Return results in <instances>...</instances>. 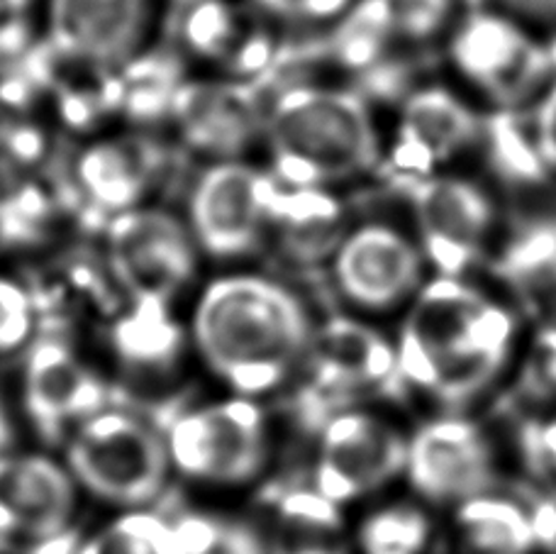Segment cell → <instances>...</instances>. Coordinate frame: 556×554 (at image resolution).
<instances>
[{"label":"cell","instance_id":"1","mask_svg":"<svg viewBox=\"0 0 556 554\" xmlns=\"http://www.w3.org/2000/svg\"><path fill=\"white\" fill-rule=\"evenodd\" d=\"M305 303L266 274L230 269L198 286L186 318L191 357L223 393L264 401L303 369L313 340Z\"/></svg>","mask_w":556,"mask_h":554},{"label":"cell","instance_id":"2","mask_svg":"<svg viewBox=\"0 0 556 554\" xmlns=\"http://www.w3.org/2000/svg\"><path fill=\"white\" fill-rule=\"evenodd\" d=\"M405 309L395 338L405 389L456 408L489 391L510 364L518 320L464 276H432Z\"/></svg>","mask_w":556,"mask_h":554},{"label":"cell","instance_id":"3","mask_svg":"<svg viewBox=\"0 0 556 554\" xmlns=\"http://www.w3.org/2000/svg\"><path fill=\"white\" fill-rule=\"evenodd\" d=\"M264 144L278 181L320 191L366 174L381 156L369 103L330 86H291L269 101Z\"/></svg>","mask_w":556,"mask_h":554},{"label":"cell","instance_id":"4","mask_svg":"<svg viewBox=\"0 0 556 554\" xmlns=\"http://www.w3.org/2000/svg\"><path fill=\"white\" fill-rule=\"evenodd\" d=\"M164 440L174 479L207 493L254 487L274 459V425L264 401L232 393L176 413Z\"/></svg>","mask_w":556,"mask_h":554},{"label":"cell","instance_id":"5","mask_svg":"<svg viewBox=\"0 0 556 554\" xmlns=\"http://www.w3.org/2000/svg\"><path fill=\"white\" fill-rule=\"evenodd\" d=\"M59 454L81 496L108 513L154 508L174 481L164 430L117 405L78 425Z\"/></svg>","mask_w":556,"mask_h":554},{"label":"cell","instance_id":"6","mask_svg":"<svg viewBox=\"0 0 556 554\" xmlns=\"http://www.w3.org/2000/svg\"><path fill=\"white\" fill-rule=\"evenodd\" d=\"M281 181L247 160L207 162L186 198V223L203 260L242 262L274 232Z\"/></svg>","mask_w":556,"mask_h":554},{"label":"cell","instance_id":"7","mask_svg":"<svg viewBox=\"0 0 556 554\" xmlns=\"http://www.w3.org/2000/svg\"><path fill=\"white\" fill-rule=\"evenodd\" d=\"M105 256L127 301L159 303H174L195 281L203 262L186 217L152 203L111 217Z\"/></svg>","mask_w":556,"mask_h":554},{"label":"cell","instance_id":"8","mask_svg":"<svg viewBox=\"0 0 556 554\" xmlns=\"http://www.w3.org/2000/svg\"><path fill=\"white\" fill-rule=\"evenodd\" d=\"M408 432L389 415L342 408L317 430L313 489L337 506H350L405 474Z\"/></svg>","mask_w":556,"mask_h":554},{"label":"cell","instance_id":"9","mask_svg":"<svg viewBox=\"0 0 556 554\" xmlns=\"http://www.w3.org/2000/svg\"><path fill=\"white\" fill-rule=\"evenodd\" d=\"M456 72L491 103L513 111L549 86V49L515 20L495 13L466 15L450 39Z\"/></svg>","mask_w":556,"mask_h":554},{"label":"cell","instance_id":"10","mask_svg":"<svg viewBox=\"0 0 556 554\" xmlns=\"http://www.w3.org/2000/svg\"><path fill=\"white\" fill-rule=\"evenodd\" d=\"M84 501L59 452H0V542L17 547L54 545L76 526Z\"/></svg>","mask_w":556,"mask_h":554},{"label":"cell","instance_id":"11","mask_svg":"<svg viewBox=\"0 0 556 554\" xmlns=\"http://www.w3.org/2000/svg\"><path fill=\"white\" fill-rule=\"evenodd\" d=\"M17 399L29 430L59 450L78 425L111 405V391L91 360L49 338L25 352Z\"/></svg>","mask_w":556,"mask_h":554},{"label":"cell","instance_id":"12","mask_svg":"<svg viewBox=\"0 0 556 554\" xmlns=\"http://www.w3.org/2000/svg\"><path fill=\"white\" fill-rule=\"evenodd\" d=\"M303 369L311 372V391L327 418L352 408V399L403 386L395 340L352 315H334L315 328Z\"/></svg>","mask_w":556,"mask_h":554},{"label":"cell","instance_id":"13","mask_svg":"<svg viewBox=\"0 0 556 554\" xmlns=\"http://www.w3.org/2000/svg\"><path fill=\"white\" fill-rule=\"evenodd\" d=\"M427 260L420 244L389 223H364L332 252V281L362 313H389L408 305L422 289Z\"/></svg>","mask_w":556,"mask_h":554},{"label":"cell","instance_id":"14","mask_svg":"<svg viewBox=\"0 0 556 554\" xmlns=\"http://www.w3.org/2000/svg\"><path fill=\"white\" fill-rule=\"evenodd\" d=\"M405 479L417 499L434 506H456L493 491L495 450L479 425L466 415H437L408 435Z\"/></svg>","mask_w":556,"mask_h":554},{"label":"cell","instance_id":"15","mask_svg":"<svg viewBox=\"0 0 556 554\" xmlns=\"http://www.w3.org/2000/svg\"><path fill=\"white\" fill-rule=\"evenodd\" d=\"M417 244L440 276H464L483 254L495 207L479 184L454 174H432L410 184Z\"/></svg>","mask_w":556,"mask_h":554},{"label":"cell","instance_id":"16","mask_svg":"<svg viewBox=\"0 0 556 554\" xmlns=\"http://www.w3.org/2000/svg\"><path fill=\"white\" fill-rule=\"evenodd\" d=\"M159 5L162 0H45L42 17L59 56L115 68L142 56Z\"/></svg>","mask_w":556,"mask_h":554},{"label":"cell","instance_id":"17","mask_svg":"<svg viewBox=\"0 0 556 554\" xmlns=\"http://www.w3.org/2000/svg\"><path fill=\"white\" fill-rule=\"evenodd\" d=\"M168 113L181 142L207 162L244 160L256 137L264 140L266 105L250 81L188 78L178 86Z\"/></svg>","mask_w":556,"mask_h":554},{"label":"cell","instance_id":"18","mask_svg":"<svg viewBox=\"0 0 556 554\" xmlns=\"http://www.w3.org/2000/svg\"><path fill=\"white\" fill-rule=\"evenodd\" d=\"M479 117L464 98L444 86H422L401 108L391 160L413 181L425 179L440 174L479 137Z\"/></svg>","mask_w":556,"mask_h":554},{"label":"cell","instance_id":"19","mask_svg":"<svg viewBox=\"0 0 556 554\" xmlns=\"http://www.w3.org/2000/svg\"><path fill=\"white\" fill-rule=\"evenodd\" d=\"M181 42L198 62L220 68V76L252 81L271 62L266 29L235 0H195L184 8Z\"/></svg>","mask_w":556,"mask_h":554},{"label":"cell","instance_id":"20","mask_svg":"<svg viewBox=\"0 0 556 554\" xmlns=\"http://www.w3.org/2000/svg\"><path fill=\"white\" fill-rule=\"evenodd\" d=\"M162 156L149 137H105L78 156L76 179L88 201L113 217L147 205L162 176Z\"/></svg>","mask_w":556,"mask_h":554},{"label":"cell","instance_id":"21","mask_svg":"<svg viewBox=\"0 0 556 554\" xmlns=\"http://www.w3.org/2000/svg\"><path fill=\"white\" fill-rule=\"evenodd\" d=\"M217 530L205 520H174L156 508L108 513L76 542L74 554H207Z\"/></svg>","mask_w":556,"mask_h":554},{"label":"cell","instance_id":"22","mask_svg":"<svg viewBox=\"0 0 556 554\" xmlns=\"http://www.w3.org/2000/svg\"><path fill=\"white\" fill-rule=\"evenodd\" d=\"M266 554H354L344 540V511L320 491L291 487L269 508L264 536Z\"/></svg>","mask_w":556,"mask_h":554},{"label":"cell","instance_id":"23","mask_svg":"<svg viewBox=\"0 0 556 554\" xmlns=\"http://www.w3.org/2000/svg\"><path fill=\"white\" fill-rule=\"evenodd\" d=\"M111 350L127 374L154 379L166 376L188 350L186 323L172 313V303L130 301L111 328Z\"/></svg>","mask_w":556,"mask_h":554},{"label":"cell","instance_id":"24","mask_svg":"<svg viewBox=\"0 0 556 554\" xmlns=\"http://www.w3.org/2000/svg\"><path fill=\"white\" fill-rule=\"evenodd\" d=\"M454 538L462 554H530L538 547L530 511L493 491L456 503Z\"/></svg>","mask_w":556,"mask_h":554},{"label":"cell","instance_id":"25","mask_svg":"<svg viewBox=\"0 0 556 554\" xmlns=\"http://www.w3.org/2000/svg\"><path fill=\"white\" fill-rule=\"evenodd\" d=\"M434 536L430 511L417 501H391L371 508L356 526L362 554H425Z\"/></svg>","mask_w":556,"mask_h":554},{"label":"cell","instance_id":"26","mask_svg":"<svg viewBox=\"0 0 556 554\" xmlns=\"http://www.w3.org/2000/svg\"><path fill=\"white\" fill-rule=\"evenodd\" d=\"M391 47L425 45L440 37L454 15V0H366Z\"/></svg>","mask_w":556,"mask_h":554},{"label":"cell","instance_id":"27","mask_svg":"<svg viewBox=\"0 0 556 554\" xmlns=\"http://www.w3.org/2000/svg\"><path fill=\"white\" fill-rule=\"evenodd\" d=\"M35 293L13 274L0 272V360L25 354L39 340Z\"/></svg>","mask_w":556,"mask_h":554},{"label":"cell","instance_id":"28","mask_svg":"<svg viewBox=\"0 0 556 554\" xmlns=\"http://www.w3.org/2000/svg\"><path fill=\"white\" fill-rule=\"evenodd\" d=\"M522 391L538 401H556V325L532 335L522 360Z\"/></svg>","mask_w":556,"mask_h":554},{"label":"cell","instance_id":"29","mask_svg":"<svg viewBox=\"0 0 556 554\" xmlns=\"http://www.w3.org/2000/svg\"><path fill=\"white\" fill-rule=\"evenodd\" d=\"M39 0H0V56H15L33 45Z\"/></svg>","mask_w":556,"mask_h":554},{"label":"cell","instance_id":"30","mask_svg":"<svg viewBox=\"0 0 556 554\" xmlns=\"http://www.w3.org/2000/svg\"><path fill=\"white\" fill-rule=\"evenodd\" d=\"M520 450L532 471L556 479V415L532 418L520 428Z\"/></svg>","mask_w":556,"mask_h":554},{"label":"cell","instance_id":"31","mask_svg":"<svg viewBox=\"0 0 556 554\" xmlns=\"http://www.w3.org/2000/svg\"><path fill=\"white\" fill-rule=\"evenodd\" d=\"M264 15L293 23H325L352 8V0H252Z\"/></svg>","mask_w":556,"mask_h":554},{"label":"cell","instance_id":"32","mask_svg":"<svg viewBox=\"0 0 556 554\" xmlns=\"http://www.w3.org/2000/svg\"><path fill=\"white\" fill-rule=\"evenodd\" d=\"M532 147L544 169L556 172V81L544 88L534 108Z\"/></svg>","mask_w":556,"mask_h":554},{"label":"cell","instance_id":"33","mask_svg":"<svg viewBox=\"0 0 556 554\" xmlns=\"http://www.w3.org/2000/svg\"><path fill=\"white\" fill-rule=\"evenodd\" d=\"M174 3H178L181 8H186V5H191V3H195V0H174Z\"/></svg>","mask_w":556,"mask_h":554},{"label":"cell","instance_id":"34","mask_svg":"<svg viewBox=\"0 0 556 554\" xmlns=\"http://www.w3.org/2000/svg\"><path fill=\"white\" fill-rule=\"evenodd\" d=\"M549 54H552V62H554V68H556V45L549 47Z\"/></svg>","mask_w":556,"mask_h":554}]
</instances>
